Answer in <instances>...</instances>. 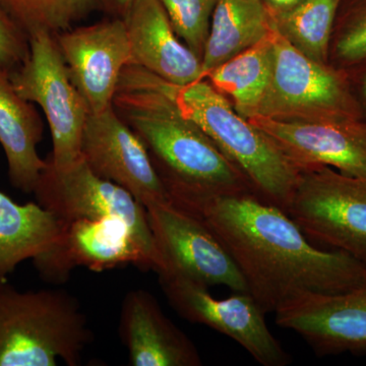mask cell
<instances>
[{"label": "cell", "instance_id": "cell-23", "mask_svg": "<svg viewBox=\"0 0 366 366\" xmlns=\"http://www.w3.org/2000/svg\"><path fill=\"white\" fill-rule=\"evenodd\" d=\"M100 0H0V4L30 37L46 31L53 35L72 28Z\"/></svg>", "mask_w": 366, "mask_h": 366}, {"label": "cell", "instance_id": "cell-6", "mask_svg": "<svg viewBox=\"0 0 366 366\" xmlns=\"http://www.w3.org/2000/svg\"><path fill=\"white\" fill-rule=\"evenodd\" d=\"M30 53L9 74L14 90L44 112L52 137L48 159L66 167L81 157V139L88 120V106L71 83L56 37L39 31L29 37Z\"/></svg>", "mask_w": 366, "mask_h": 366}, {"label": "cell", "instance_id": "cell-17", "mask_svg": "<svg viewBox=\"0 0 366 366\" xmlns=\"http://www.w3.org/2000/svg\"><path fill=\"white\" fill-rule=\"evenodd\" d=\"M119 335L132 366H199L194 344L162 312L148 291H129L122 301Z\"/></svg>", "mask_w": 366, "mask_h": 366}, {"label": "cell", "instance_id": "cell-7", "mask_svg": "<svg viewBox=\"0 0 366 366\" xmlns=\"http://www.w3.org/2000/svg\"><path fill=\"white\" fill-rule=\"evenodd\" d=\"M286 213L307 237L366 266V179L327 166L301 170Z\"/></svg>", "mask_w": 366, "mask_h": 366}, {"label": "cell", "instance_id": "cell-3", "mask_svg": "<svg viewBox=\"0 0 366 366\" xmlns=\"http://www.w3.org/2000/svg\"><path fill=\"white\" fill-rule=\"evenodd\" d=\"M162 85L183 117L202 129L242 171L252 183L255 194L286 212L300 170L279 147L238 114L227 98L208 79L184 86L173 85L162 79Z\"/></svg>", "mask_w": 366, "mask_h": 366}, {"label": "cell", "instance_id": "cell-24", "mask_svg": "<svg viewBox=\"0 0 366 366\" xmlns=\"http://www.w3.org/2000/svg\"><path fill=\"white\" fill-rule=\"evenodd\" d=\"M329 62L345 72L366 66V0H341L332 33Z\"/></svg>", "mask_w": 366, "mask_h": 366}, {"label": "cell", "instance_id": "cell-26", "mask_svg": "<svg viewBox=\"0 0 366 366\" xmlns=\"http://www.w3.org/2000/svg\"><path fill=\"white\" fill-rule=\"evenodd\" d=\"M29 53V36L0 4V69L9 76L26 61Z\"/></svg>", "mask_w": 366, "mask_h": 366}, {"label": "cell", "instance_id": "cell-16", "mask_svg": "<svg viewBox=\"0 0 366 366\" xmlns=\"http://www.w3.org/2000/svg\"><path fill=\"white\" fill-rule=\"evenodd\" d=\"M129 64L177 86L204 79L202 60L180 40L160 0H134L124 14Z\"/></svg>", "mask_w": 366, "mask_h": 366}, {"label": "cell", "instance_id": "cell-2", "mask_svg": "<svg viewBox=\"0 0 366 366\" xmlns=\"http://www.w3.org/2000/svg\"><path fill=\"white\" fill-rule=\"evenodd\" d=\"M112 107L143 142L173 206L185 209L213 197L255 194L242 171L179 112L159 76L127 64Z\"/></svg>", "mask_w": 366, "mask_h": 366}, {"label": "cell", "instance_id": "cell-18", "mask_svg": "<svg viewBox=\"0 0 366 366\" xmlns=\"http://www.w3.org/2000/svg\"><path fill=\"white\" fill-rule=\"evenodd\" d=\"M43 132L44 124L35 106L16 93L9 74L0 69V144L9 182L25 194H33L46 165L37 153Z\"/></svg>", "mask_w": 366, "mask_h": 366}, {"label": "cell", "instance_id": "cell-20", "mask_svg": "<svg viewBox=\"0 0 366 366\" xmlns=\"http://www.w3.org/2000/svg\"><path fill=\"white\" fill-rule=\"evenodd\" d=\"M273 30V18L262 0H218L202 59L204 78L217 66L268 39Z\"/></svg>", "mask_w": 366, "mask_h": 366}, {"label": "cell", "instance_id": "cell-11", "mask_svg": "<svg viewBox=\"0 0 366 366\" xmlns=\"http://www.w3.org/2000/svg\"><path fill=\"white\" fill-rule=\"evenodd\" d=\"M81 153L95 174L127 190L144 208L171 204L143 142L113 107L89 115Z\"/></svg>", "mask_w": 366, "mask_h": 366}, {"label": "cell", "instance_id": "cell-9", "mask_svg": "<svg viewBox=\"0 0 366 366\" xmlns=\"http://www.w3.org/2000/svg\"><path fill=\"white\" fill-rule=\"evenodd\" d=\"M159 278H182L199 285H223L249 293L242 272L220 240L197 217L172 204L148 207Z\"/></svg>", "mask_w": 366, "mask_h": 366}, {"label": "cell", "instance_id": "cell-28", "mask_svg": "<svg viewBox=\"0 0 366 366\" xmlns=\"http://www.w3.org/2000/svg\"><path fill=\"white\" fill-rule=\"evenodd\" d=\"M271 14L283 13L292 9L303 0H262Z\"/></svg>", "mask_w": 366, "mask_h": 366}, {"label": "cell", "instance_id": "cell-15", "mask_svg": "<svg viewBox=\"0 0 366 366\" xmlns=\"http://www.w3.org/2000/svg\"><path fill=\"white\" fill-rule=\"evenodd\" d=\"M64 223L59 242L33 259L41 277L47 282H66L72 269L78 267L94 272L124 264L152 269L150 259L124 221L79 218Z\"/></svg>", "mask_w": 366, "mask_h": 366}, {"label": "cell", "instance_id": "cell-1", "mask_svg": "<svg viewBox=\"0 0 366 366\" xmlns=\"http://www.w3.org/2000/svg\"><path fill=\"white\" fill-rule=\"evenodd\" d=\"M180 209L211 229L266 314L300 293L336 295L366 280L365 264L342 250L310 244L283 209L254 192L213 197Z\"/></svg>", "mask_w": 366, "mask_h": 366}, {"label": "cell", "instance_id": "cell-14", "mask_svg": "<svg viewBox=\"0 0 366 366\" xmlns=\"http://www.w3.org/2000/svg\"><path fill=\"white\" fill-rule=\"evenodd\" d=\"M247 120L300 171L327 166L366 179V120L292 122L261 117Z\"/></svg>", "mask_w": 366, "mask_h": 366}, {"label": "cell", "instance_id": "cell-12", "mask_svg": "<svg viewBox=\"0 0 366 366\" xmlns=\"http://www.w3.org/2000/svg\"><path fill=\"white\" fill-rule=\"evenodd\" d=\"M274 314L278 326L300 335L320 357L366 355V280L336 295L300 293Z\"/></svg>", "mask_w": 366, "mask_h": 366}, {"label": "cell", "instance_id": "cell-8", "mask_svg": "<svg viewBox=\"0 0 366 366\" xmlns=\"http://www.w3.org/2000/svg\"><path fill=\"white\" fill-rule=\"evenodd\" d=\"M33 194L36 202L64 222L86 218L124 221L155 271V244L147 209L127 190L98 177L83 157L66 167H56L49 159Z\"/></svg>", "mask_w": 366, "mask_h": 366}, {"label": "cell", "instance_id": "cell-29", "mask_svg": "<svg viewBox=\"0 0 366 366\" xmlns=\"http://www.w3.org/2000/svg\"><path fill=\"white\" fill-rule=\"evenodd\" d=\"M132 1H134V0H114L118 9H119L120 11L124 14H127V9H129Z\"/></svg>", "mask_w": 366, "mask_h": 366}, {"label": "cell", "instance_id": "cell-22", "mask_svg": "<svg viewBox=\"0 0 366 366\" xmlns=\"http://www.w3.org/2000/svg\"><path fill=\"white\" fill-rule=\"evenodd\" d=\"M341 0H303L297 6L272 14L274 30L308 59L330 64L335 20Z\"/></svg>", "mask_w": 366, "mask_h": 366}, {"label": "cell", "instance_id": "cell-27", "mask_svg": "<svg viewBox=\"0 0 366 366\" xmlns=\"http://www.w3.org/2000/svg\"><path fill=\"white\" fill-rule=\"evenodd\" d=\"M346 74L350 79L354 95L360 103L362 118L366 120V66Z\"/></svg>", "mask_w": 366, "mask_h": 366}, {"label": "cell", "instance_id": "cell-10", "mask_svg": "<svg viewBox=\"0 0 366 366\" xmlns=\"http://www.w3.org/2000/svg\"><path fill=\"white\" fill-rule=\"evenodd\" d=\"M171 307L183 319L204 325L237 342L264 366L291 363L280 342L264 320L266 312L249 293L234 292L226 300H216L208 287L182 278H159Z\"/></svg>", "mask_w": 366, "mask_h": 366}, {"label": "cell", "instance_id": "cell-5", "mask_svg": "<svg viewBox=\"0 0 366 366\" xmlns=\"http://www.w3.org/2000/svg\"><path fill=\"white\" fill-rule=\"evenodd\" d=\"M271 42L273 71L257 117L292 122L363 119L345 71L308 59L274 26Z\"/></svg>", "mask_w": 366, "mask_h": 366}, {"label": "cell", "instance_id": "cell-25", "mask_svg": "<svg viewBox=\"0 0 366 366\" xmlns=\"http://www.w3.org/2000/svg\"><path fill=\"white\" fill-rule=\"evenodd\" d=\"M218 0H160L180 40L202 60Z\"/></svg>", "mask_w": 366, "mask_h": 366}, {"label": "cell", "instance_id": "cell-19", "mask_svg": "<svg viewBox=\"0 0 366 366\" xmlns=\"http://www.w3.org/2000/svg\"><path fill=\"white\" fill-rule=\"evenodd\" d=\"M64 221L36 202L16 204L0 190V283L26 259H37L61 236Z\"/></svg>", "mask_w": 366, "mask_h": 366}, {"label": "cell", "instance_id": "cell-13", "mask_svg": "<svg viewBox=\"0 0 366 366\" xmlns=\"http://www.w3.org/2000/svg\"><path fill=\"white\" fill-rule=\"evenodd\" d=\"M71 83L92 115L112 107L122 72L131 60L124 20L101 21L55 35Z\"/></svg>", "mask_w": 366, "mask_h": 366}, {"label": "cell", "instance_id": "cell-4", "mask_svg": "<svg viewBox=\"0 0 366 366\" xmlns=\"http://www.w3.org/2000/svg\"><path fill=\"white\" fill-rule=\"evenodd\" d=\"M93 339L78 300L62 290L20 292L0 283V366L81 363Z\"/></svg>", "mask_w": 366, "mask_h": 366}, {"label": "cell", "instance_id": "cell-21", "mask_svg": "<svg viewBox=\"0 0 366 366\" xmlns=\"http://www.w3.org/2000/svg\"><path fill=\"white\" fill-rule=\"evenodd\" d=\"M272 71L273 48L269 36L217 66L204 79L225 97L231 98L238 114L250 119L259 115L271 83Z\"/></svg>", "mask_w": 366, "mask_h": 366}]
</instances>
